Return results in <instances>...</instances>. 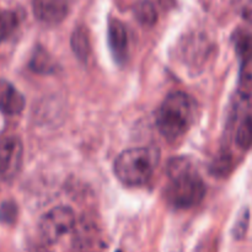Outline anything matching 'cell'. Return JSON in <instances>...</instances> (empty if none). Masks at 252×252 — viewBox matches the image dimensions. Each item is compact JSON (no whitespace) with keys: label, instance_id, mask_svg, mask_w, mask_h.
Returning a JSON list of instances; mask_svg holds the SVG:
<instances>
[{"label":"cell","instance_id":"1","mask_svg":"<svg viewBox=\"0 0 252 252\" xmlns=\"http://www.w3.org/2000/svg\"><path fill=\"white\" fill-rule=\"evenodd\" d=\"M167 177L165 197L172 207L189 209L203 201L206 185L186 158H177L169 162Z\"/></svg>","mask_w":252,"mask_h":252},{"label":"cell","instance_id":"2","mask_svg":"<svg viewBox=\"0 0 252 252\" xmlns=\"http://www.w3.org/2000/svg\"><path fill=\"white\" fill-rule=\"evenodd\" d=\"M196 102L187 94L176 91L165 97L157 115V126L162 137L176 142L184 137L193 125Z\"/></svg>","mask_w":252,"mask_h":252},{"label":"cell","instance_id":"3","mask_svg":"<svg viewBox=\"0 0 252 252\" xmlns=\"http://www.w3.org/2000/svg\"><path fill=\"white\" fill-rule=\"evenodd\" d=\"M159 162L160 150L158 148L140 147L127 149L116 159V177L127 186H142L150 181Z\"/></svg>","mask_w":252,"mask_h":252},{"label":"cell","instance_id":"4","mask_svg":"<svg viewBox=\"0 0 252 252\" xmlns=\"http://www.w3.org/2000/svg\"><path fill=\"white\" fill-rule=\"evenodd\" d=\"M75 225V213L70 207H54L41 218L38 224L39 235L46 244H56L70 233Z\"/></svg>","mask_w":252,"mask_h":252},{"label":"cell","instance_id":"5","mask_svg":"<svg viewBox=\"0 0 252 252\" xmlns=\"http://www.w3.org/2000/svg\"><path fill=\"white\" fill-rule=\"evenodd\" d=\"M24 158V145L15 134L0 137V177L10 181L19 174Z\"/></svg>","mask_w":252,"mask_h":252},{"label":"cell","instance_id":"6","mask_svg":"<svg viewBox=\"0 0 252 252\" xmlns=\"http://www.w3.org/2000/svg\"><path fill=\"white\" fill-rule=\"evenodd\" d=\"M74 0H32V11L38 21L58 25L70 14Z\"/></svg>","mask_w":252,"mask_h":252},{"label":"cell","instance_id":"7","mask_svg":"<svg viewBox=\"0 0 252 252\" xmlns=\"http://www.w3.org/2000/svg\"><path fill=\"white\" fill-rule=\"evenodd\" d=\"M108 46L116 62L123 63L128 54V34L120 20L113 19L108 22Z\"/></svg>","mask_w":252,"mask_h":252},{"label":"cell","instance_id":"8","mask_svg":"<svg viewBox=\"0 0 252 252\" xmlns=\"http://www.w3.org/2000/svg\"><path fill=\"white\" fill-rule=\"evenodd\" d=\"M24 95L6 80L0 79V111L7 116H16L24 111Z\"/></svg>","mask_w":252,"mask_h":252},{"label":"cell","instance_id":"9","mask_svg":"<svg viewBox=\"0 0 252 252\" xmlns=\"http://www.w3.org/2000/svg\"><path fill=\"white\" fill-rule=\"evenodd\" d=\"M70 46L76 58L86 62L91 54L90 34L85 26H76L70 37Z\"/></svg>","mask_w":252,"mask_h":252},{"label":"cell","instance_id":"10","mask_svg":"<svg viewBox=\"0 0 252 252\" xmlns=\"http://www.w3.org/2000/svg\"><path fill=\"white\" fill-rule=\"evenodd\" d=\"M30 68L38 74H51L56 70V63L51 54L42 47H37L30 61Z\"/></svg>","mask_w":252,"mask_h":252},{"label":"cell","instance_id":"11","mask_svg":"<svg viewBox=\"0 0 252 252\" xmlns=\"http://www.w3.org/2000/svg\"><path fill=\"white\" fill-rule=\"evenodd\" d=\"M235 143L243 150L252 148V111L245 113L239 122L235 132Z\"/></svg>","mask_w":252,"mask_h":252},{"label":"cell","instance_id":"12","mask_svg":"<svg viewBox=\"0 0 252 252\" xmlns=\"http://www.w3.org/2000/svg\"><path fill=\"white\" fill-rule=\"evenodd\" d=\"M133 12L138 21L144 26H154L158 21V11L155 5L149 0H140L133 7Z\"/></svg>","mask_w":252,"mask_h":252},{"label":"cell","instance_id":"13","mask_svg":"<svg viewBox=\"0 0 252 252\" xmlns=\"http://www.w3.org/2000/svg\"><path fill=\"white\" fill-rule=\"evenodd\" d=\"M235 52L240 58V62L252 59V33L245 30H239L233 37Z\"/></svg>","mask_w":252,"mask_h":252},{"label":"cell","instance_id":"14","mask_svg":"<svg viewBox=\"0 0 252 252\" xmlns=\"http://www.w3.org/2000/svg\"><path fill=\"white\" fill-rule=\"evenodd\" d=\"M19 27V16L12 10L0 7V43L9 38Z\"/></svg>","mask_w":252,"mask_h":252},{"label":"cell","instance_id":"15","mask_svg":"<svg viewBox=\"0 0 252 252\" xmlns=\"http://www.w3.org/2000/svg\"><path fill=\"white\" fill-rule=\"evenodd\" d=\"M249 224H250V212H249L248 208H245L236 219L235 225H234L233 229V235L236 240H241L246 235Z\"/></svg>","mask_w":252,"mask_h":252},{"label":"cell","instance_id":"16","mask_svg":"<svg viewBox=\"0 0 252 252\" xmlns=\"http://www.w3.org/2000/svg\"><path fill=\"white\" fill-rule=\"evenodd\" d=\"M17 218V206L11 201H6L0 206V221L12 224Z\"/></svg>","mask_w":252,"mask_h":252},{"label":"cell","instance_id":"17","mask_svg":"<svg viewBox=\"0 0 252 252\" xmlns=\"http://www.w3.org/2000/svg\"><path fill=\"white\" fill-rule=\"evenodd\" d=\"M240 85L245 90V93L252 89V59L241 62Z\"/></svg>","mask_w":252,"mask_h":252},{"label":"cell","instance_id":"18","mask_svg":"<svg viewBox=\"0 0 252 252\" xmlns=\"http://www.w3.org/2000/svg\"><path fill=\"white\" fill-rule=\"evenodd\" d=\"M244 16L252 21V0H245L243 5Z\"/></svg>","mask_w":252,"mask_h":252}]
</instances>
